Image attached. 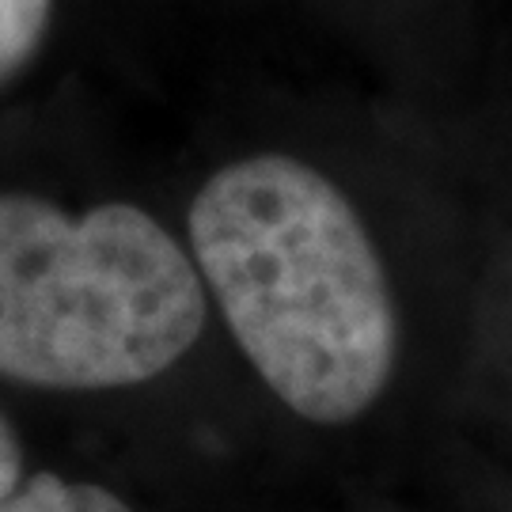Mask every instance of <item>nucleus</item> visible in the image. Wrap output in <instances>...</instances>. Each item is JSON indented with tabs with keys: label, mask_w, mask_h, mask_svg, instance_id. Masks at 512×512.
I'll return each instance as SVG.
<instances>
[{
	"label": "nucleus",
	"mask_w": 512,
	"mask_h": 512,
	"mask_svg": "<svg viewBox=\"0 0 512 512\" xmlns=\"http://www.w3.org/2000/svg\"><path fill=\"white\" fill-rule=\"evenodd\" d=\"M0 512H133L118 494L95 482H69L54 471L23 478L12 494L0 497Z\"/></svg>",
	"instance_id": "nucleus-3"
},
{
	"label": "nucleus",
	"mask_w": 512,
	"mask_h": 512,
	"mask_svg": "<svg viewBox=\"0 0 512 512\" xmlns=\"http://www.w3.org/2000/svg\"><path fill=\"white\" fill-rule=\"evenodd\" d=\"M23 482V448H19L16 429L0 414V497L12 494Z\"/></svg>",
	"instance_id": "nucleus-5"
},
{
	"label": "nucleus",
	"mask_w": 512,
	"mask_h": 512,
	"mask_svg": "<svg viewBox=\"0 0 512 512\" xmlns=\"http://www.w3.org/2000/svg\"><path fill=\"white\" fill-rule=\"evenodd\" d=\"M186 232L232 338L293 414L346 425L384 395L399 349L391 285L323 171L281 152L220 167Z\"/></svg>",
	"instance_id": "nucleus-1"
},
{
	"label": "nucleus",
	"mask_w": 512,
	"mask_h": 512,
	"mask_svg": "<svg viewBox=\"0 0 512 512\" xmlns=\"http://www.w3.org/2000/svg\"><path fill=\"white\" fill-rule=\"evenodd\" d=\"M205 327L194 258L129 202L69 213L0 194V376L114 391L179 365Z\"/></svg>",
	"instance_id": "nucleus-2"
},
{
	"label": "nucleus",
	"mask_w": 512,
	"mask_h": 512,
	"mask_svg": "<svg viewBox=\"0 0 512 512\" xmlns=\"http://www.w3.org/2000/svg\"><path fill=\"white\" fill-rule=\"evenodd\" d=\"M54 0H0V88L38 54Z\"/></svg>",
	"instance_id": "nucleus-4"
}]
</instances>
